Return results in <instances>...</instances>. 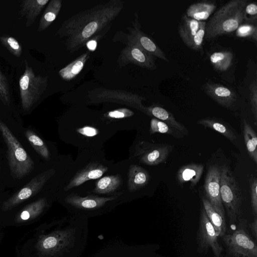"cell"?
Here are the masks:
<instances>
[{"label": "cell", "mask_w": 257, "mask_h": 257, "mask_svg": "<svg viewBox=\"0 0 257 257\" xmlns=\"http://www.w3.org/2000/svg\"><path fill=\"white\" fill-rule=\"evenodd\" d=\"M36 248L40 257H80L87 246L88 218L74 214L46 225Z\"/></svg>", "instance_id": "cell-1"}, {"label": "cell", "mask_w": 257, "mask_h": 257, "mask_svg": "<svg viewBox=\"0 0 257 257\" xmlns=\"http://www.w3.org/2000/svg\"><path fill=\"white\" fill-rule=\"evenodd\" d=\"M124 8L121 0H110L80 12L65 20L57 32L64 38L66 49L71 53L83 47L92 38L110 28L113 21Z\"/></svg>", "instance_id": "cell-2"}, {"label": "cell", "mask_w": 257, "mask_h": 257, "mask_svg": "<svg viewBox=\"0 0 257 257\" xmlns=\"http://www.w3.org/2000/svg\"><path fill=\"white\" fill-rule=\"evenodd\" d=\"M245 0H232L220 8L206 24L204 38L212 39L235 31L245 20Z\"/></svg>", "instance_id": "cell-3"}, {"label": "cell", "mask_w": 257, "mask_h": 257, "mask_svg": "<svg viewBox=\"0 0 257 257\" xmlns=\"http://www.w3.org/2000/svg\"><path fill=\"white\" fill-rule=\"evenodd\" d=\"M0 132L7 145V159L11 174L22 179L34 169V163L8 126L0 119Z\"/></svg>", "instance_id": "cell-4"}, {"label": "cell", "mask_w": 257, "mask_h": 257, "mask_svg": "<svg viewBox=\"0 0 257 257\" xmlns=\"http://www.w3.org/2000/svg\"><path fill=\"white\" fill-rule=\"evenodd\" d=\"M221 238L226 257H257L256 241L249 233L246 219L240 218L233 230Z\"/></svg>", "instance_id": "cell-5"}, {"label": "cell", "mask_w": 257, "mask_h": 257, "mask_svg": "<svg viewBox=\"0 0 257 257\" xmlns=\"http://www.w3.org/2000/svg\"><path fill=\"white\" fill-rule=\"evenodd\" d=\"M220 196L223 207L229 218V224L233 227L241 217L242 196L235 178L229 168L220 167Z\"/></svg>", "instance_id": "cell-6"}, {"label": "cell", "mask_w": 257, "mask_h": 257, "mask_svg": "<svg viewBox=\"0 0 257 257\" xmlns=\"http://www.w3.org/2000/svg\"><path fill=\"white\" fill-rule=\"evenodd\" d=\"M116 198L115 196L99 197L89 195L81 197L76 194H70L65 198L64 204L75 214L88 218L107 212L110 208L109 202Z\"/></svg>", "instance_id": "cell-7"}, {"label": "cell", "mask_w": 257, "mask_h": 257, "mask_svg": "<svg viewBox=\"0 0 257 257\" xmlns=\"http://www.w3.org/2000/svg\"><path fill=\"white\" fill-rule=\"evenodd\" d=\"M46 77L36 75L27 65L24 73L20 78L19 85L22 107L29 109L44 92L47 87Z\"/></svg>", "instance_id": "cell-8"}, {"label": "cell", "mask_w": 257, "mask_h": 257, "mask_svg": "<svg viewBox=\"0 0 257 257\" xmlns=\"http://www.w3.org/2000/svg\"><path fill=\"white\" fill-rule=\"evenodd\" d=\"M218 238L204 208L201 207L196 235L198 252L206 254L211 249L214 257H223L224 248L219 243Z\"/></svg>", "instance_id": "cell-9"}, {"label": "cell", "mask_w": 257, "mask_h": 257, "mask_svg": "<svg viewBox=\"0 0 257 257\" xmlns=\"http://www.w3.org/2000/svg\"><path fill=\"white\" fill-rule=\"evenodd\" d=\"M88 102L91 104L111 102L124 104L144 111L142 103L145 98L136 93L120 90L95 88L88 92Z\"/></svg>", "instance_id": "cell-10"}, {"label": "cell", "mask_w": 257, "mask_h": 257, "mask_svg": "<svg viewBox=\"0 0 257 257\" xmlns=\"http://www.w3.org/2000/svg\"><path fill=\"white\" fill-rule=\"evenodd\" d=\"M149 245L131 244L119 239L109 241L90 257H151Z\"/></svg>", "instance_id": "cell-11"}, {"label": "cell", "mask_w": 257, "mask_h": 257, "mask_svg": "<svg viewBox=\"0 0 257 257\" xmlns=\"http://www.w3.org/2000/svg\"><path fill=\"white\" fill-rule=\"evenodd\" d=\"M54 172L53 169L47 170L33 178L22 188L3 203L2 210L3 211L11 210L37 194L49 178L53 175Z\"/></svg>", "instance_id": "cell-12"}, {"label": "cell", "mask_w": 257, "mask_h": 257, "mask_svg": "<svg viewBox=\"0 0 257 257\" xmlns=\"http://www.w3.org/2000/svg\"><path fill=\"white\" fill-rule=\"evenodd\" d=\"M128 33L126 35L125 43L137 46L153 57H157L165 61L168 59L162 49L148 36L141 30L138 21V15L135 14V19L133 22V27L127 28Z\"/></svg>", "instance_id": "cell-13"}, {"label": "cell", "mask_w": 257, "mask_h": 257, "mask_svg": "<svg viewBox=\"0 0 257 257\" xmlns=\"http://www.w3.org/2000/svg\"><path fill=\"white\" fill-rule=\"evenodd\" d=\"M220 167L216 165L210 166L204 181L205 197L214 209L225 219V210L220 196Z\"/></svg>", "instance_id": "cell-14"}, {"label": "cell", "mask_w": 257, "mask_h": 257, "mask_svg": "<svg viewBox=\"0 0 257 257\" xmlns=\"http://www.w3.org/2000/svg\"><path fill=\"white\" fill-rule=\"evenodd\" d=\"M117 62L120 67L133 64L151 70L157 68L152 55L140 47L129 44L120 51Z\"/></svg>", "instance_id": "cell-15"}, {"label": "cell", "mask_w": 257, "mask_h": 257, "mask_svg": "<svg viewBox=\"0 0 257 257\" xmlns=\"http://www.w3.org/2000/svg\"><path fill=\"white\" fill-rule=\"evenodd\" d=\"M139 150L141 161L146 165L154 166L166 162L173 146L168 144L142 143Z\"/></svg>", "instance_id": "cell-16"}, {"label": "cell", "mask_w": 257, "mask_h": 257, "mask_svg": "<svg viewBox=\"0 0 257 257\" xmlns=\"http://www.w3.org/2000/svg\"><path fill=\"white\" fill-rule=\"evenodd\" d=\"M203 89L209 97L223 107H231L236 100L235 92L220 84L208 81L203 85Z\"/></svg>", "instance_id": "cell-17"}, {"label": "cell", "mask_w": 257, "mask_h": 257, "mask_svg": "<svg viewBox=\"0 0 257 257\" xmlns=\"http://www.w3.org/2000/svg\"><path fill=\"white\" fill-rule=\"evenodd\" d=\"M107 170V167L100 164L90 163L75 174L64 190L68 191L86 181L99 178Z\"/></svg>", "instance_id": "cell-18"}, {"label": "cell", "mask_w": 257, "mask_h": 257, "mask_svg": "<svg viewBox=\"0 0 257 257\" xmlns=\"http://www.w3.org/2000/svg\"><path fill=\"white\" fill-rule=\"evenodd\" d=\"M144 112L153 116L171 127L180 132L184 136L188 134L187 128L181 123L177 121L172 113L161 106L153 105L145 107Z\"/></svg>", "instance_id": "cell-19"}, {"label": "cell", "mask_w": 257, "mask_h": 257, "mask_svg": "<svg viewBox=\"0 0 257 257\" xmlns=\"http://www.w3.org/2000/svg\"><path fill=\"white\" fill-rule=\"evenodd\" d=\"M204 170L202 164L191 163L180 168L177 174L180 184L189 182L191 187L195 186L199 181Z\"/></svg>", "instance_id": "cell-20"}, {"label": "cell", "mask_w": 257, "mask_h": 257, "mask_svg": "<svg viewBox=\"0 0 257 257\" xmlns=\"http://www.w3.org/2000/svg\"><path fill=\"white\" fill-rule=\"evenodd\" d=\"M215 4L202 1L192 4L187 9L186 15L199 22H205L216 9Z\"/></svg>", "instance_id": "cell-21"}, {"label": "cell", "mask_w": 257, "mask_h": 257, "mask_svg": "<svg viewBox=\"0 0 257 257\" xmlns=\"http://www.w3.org/2000/svg\"><path fill=\"white\" fill-rule=\"evenodd\" d=\"M128 178V188L131 192L144 187L150 180V175L148 171L136 165L130 166Z\"/></svg>", "instance_id": "cell-22"}, {"label": "cell", "mask_w": 257, "mask_h": 257, "mask_svg": "<svg viewBox=\"0 0 257 257\" xmlns=\"http://www.w3.org/2000/svg\"><path fill=\"white\" fill-rule=\"evenodd\" d=\"M47 206V200L40 198L25 206L16 216L15 221L22 223L31 221L40 215Z\"/></svg>", "instance_id": "cell-23"}, {"label": "cell", "mask_w": 257, "mask_h": 257, "mask_svg": "<svg viewBox=\"0 0 257 257\" xmlns=\"http://www.w3.org/2000/svg\"><path fill=\"white\" fill-rule=\"evenodd\" d=\"M203 207L218 236L222 237L227 232L226 219L223 218L213 207L205 197H202Z\"/></svg>", "instance_id": "cell-24"}, {"label": "cell", "mask_w": 257, "mask_h": 257, "mask_svg": "<svg viewBox=\"0 0 257 257\" xmlns=\"http://www.w3.org/2000/svg\"><path fill=\"white\" fill-rule=\"evenodd\" d=\"M89 56L90 53L88 52L80 55L59 70L58 73L60 77L66 81H70L75 78L83 69Z\"/></svg>", "instance_id": "cell-25"}, {"label": "cell", "mask_w": 257, "mask_h": 257, "mask_svg": "<svg viewBox=\"0 0 257 257\" xmlns=\"http://www.w3.org/2000/svg\"><path fill=\"white\" fill-rule=\"evenodd\" d=\"M197 123L220 133L231 142L236 140V136L229 124L214 117H206L197 121Z\"/></svg>", "instance_id": "cell-26"}, {"label": "cell", "mask_w": 257, "mask_h": 257, "mask_svg": "<svg viewBox=\"0 0 257 257\" xmlns=\"http://www.w3.org/2000/svg\"><path fill=\"white\" fill-rule=\"evenodd\" d=\"M201 22L183 15L178 26V33L180 38L187 45L198 31Z\"/></svg>", "instance_id": "cell-27"}, {"label": "cell", "mask_w": 257, "mask_h": 257, "mask_svg": "<svg viewBox=\"0 0 257 257\" xmlns=\"http://www.w3.org/2000/svg\"><path fill=\"white\" fill-rule=\"evenodd\" d=\"M49 2V0H28L23 2L21 13L27 18V26L33 23L44 6Z\"/></svg>", "instance_id": "cell-28"}, {"label": "cell", "mask_w": 257, "mask_h": 257, "mask_svg": "<svg viewBox=\"0 0 257 257\" xmlns=\"http://www.w3.org/2000/svg\"><path fill=\"white\" fill-rule=\"evenodd\" d=\"M61 0H52L47 7L41 19L38 32H41L47 28L55 20L62 7Z\"/></svg>", "instance_id": "cell-29"}, {"label": "cell", "mask_w": 257, "mask_h": 257, "mask_svg": "<svg viewBox=\"0 0 257 257\" xmlns=\"http://www.w3.org/2000/svg\"><path fill=\"white\" fill-rule=\"evenodd\" d=\"M243 134L244 143L248 155L255 164L257 163V136L251 125L243 120Z\"/></svg>", "instance_id": "cell-30"}, {"label": "cell", "mask_w": 257, "mask_h": 257, "mask_svg": "<svg viewBox=\"0 0 257 257\" xmlns=\"http://www.w3.org/2000/svg\"><path fill=\"white\" fill-rule=\"evenodd\" d=\"M210 61L214 68L219 71L227 70L233 62V55L229 51L215 52L210 56Z\"/></svg>", "instance_id": "cell-31"}, {"label": "cell", "mask_w": 257, "mask_h": 257, "mask_svg": "<svg viewBox=\"0 0 257 257\" xmlns=\"http://www.w3.org/2000/svg\"><path fill=\"white\" fill-rule=\"evenodd\" d=\"M121 183L119 176H106L97 181L93 191L98 194L109 193L118 189Z\"/></svg>", "instance_id": "cell-32"}, {"label": "cell", "mask_w": 257, "mask_h": 257, "mask_svg": "<svg viewBox=\"0 0 257 257\" xmlns=\"http://www.w3.org/2000/svg\"><path fill=\"white\" fill-rule=\"evenodd\" d=\"M25 136L29 143L35 151L44 159L49 160L50 153L43 140L33 131L28 130L25 132Z\"/></svg>", "instance_id": "cell-33"}, {"label": "cell", "mask_w": 257, "mask_h": 257, "mask_svg": "<svg viewBox=\"0 0 257 257\" xmlns=\"http://www.w3.org/2000/svg\"><path fill=\"white\" fill-rule=\"evenodd\" d=\"M150 132L152 134L159 133L171 135L178 139L182 138L184 136L178 131L156 118H153L151 120Z\"/></svg>", "instance_id": "cell-34"}, {"label": "cell", "mask_w": 257, "mask_h": 257, "mask_svg": "<svg viewBox=\"0 0 257 257\" xmlns=\"http://www.w3.org/2000/svg\"><path fill=\"white\" fill-rule=\"evenodd\" d=\"M235 31L237 37L251 39L255 42L257 41V28L253 23H242Z\"/></svg>", "instance_id": "cell-35"}, {"label": "cell", "mask_w": 257, "mask_h": 257, "mask_svg": "<svg viewBox=\"0 0 257 257\" xmlns=\"http://www.w3.org/2000/svg\"><path fill=\"white\" fill-rule=\"evenodd\" d=\"M206 24L205 22H201L198 31L186 45L187 47L194 50H198L202 48L205 34Z\"/></svg>", "instance_id": "cell-36"}, {"label": "cell", "mask_w": 257, "mask_h": 257, "mask_svg": "<svg viewBox=\"0 0 257 257\" xmlns=\"http://www.w3.org/2000/svg\"><path fill=\"white\" fill-rule=\"evenodd\" d=\"M251 206L254 217H257V179L251 175L249 180Z\"/></svg>", "instance_id": "cell-37"}, {"label": "cell", "mask_w": 257, "mask_h": 257, "mask_svg": "<svg viewBox=\"0 0 257 257\" xmlns=\"http://www.w3.org/2000/svg\"><path fill=\"white\" fill-rule=\"evenodd\" d=\"M249 100L251 111L255 120V124L257 121V83L256 80L253 81L249 86Z\"/></svg>", "instance_id": "cell-38"}, {"label": "cell", "mask_w": 257, "mask_h": 257, "mask_svg": "<svg viewBox=\"0 0 257 257\" xmlns=\"http://www.w3.org/2000/svg\"><path fill=\"white\" fill-rule=\"evenodd\" d=\"M2 42L4 44L7 48L15 55L20 56L22 52V48L15 38L9 37H1Z\"/></svg>", "instance_id": "cell-39"}, {"label": "cell", "mask_w": 257, "mask_h": 257, "mask_svg": "<svg viewBox=\"0 0 257 257\" xmlns=\"http://www.w3.org/2000/svg\"><path fill=\"white\" fill-rule=\"evenodd\" d=\"M134 115V112L126 108H120L109 111L104 114V116L112 119H119L131 117Z\"/></svg>", "instance_id": "cell-40"}, {"label": "cell", "mask_w": 257, "mask_h": 257, "mask_svg": "<svg viewBox=\"0 0 257 257\" xmlns=\"http://www.w3.org/2000/svg\"><path fill=\"white\" fill-rule=\"evenodd\" d=\"M0 98L6 104L10 103V96L9 93L8 81L6 77L0 71Z\"/></svg>", "instance_id": "cell-41"}, {"label": "cell", "mask_w": 257, "mask_h": 257, "mask_svg": "<svg viewBox=\"0 0 257 257\" xmlns=\"http://www.w3.org/2000/svg\"><path fill=\"white\" fill-rule=\"evenodd\" d=\"M245 20L256 23L257 20V5L256 3L246 4L244 8Z\"/></svg>", "instance_id": "cell-42"}, {"label": "cell", "mask_w": 257, "mask_h": 257, "mask_svg": "<svg viewBox=\"0 0 257 257\" xmlns=\"http://www.w3.org/2000/svg\"><path fill=\"white\" fill-rule=\"evenodd\" d=\"M77 132L83 136L89 137H94L98 134V131L96 128L89 126L79 128Z\"/></svg>", "instance_id": "cell-43"}, {"label": "cell", "mask_w": 257, "mask_h": 257, "mask_svg": "<svg viewBox=\"0 0 257 257\" xmlns=\"http://www.w3.org/2000/svg\"><path fill=\"white\" fill-rule=\"evenodd\" d=\"M102 36H103L100 35L94 37L86 42L85 45L89 51L93 52L95 50L98 41L100 40Z\"/></svg>", "instance_id": "cell-44"}, {"label": "cell", "mask_w": 257, "mask_h": 257, "mask_svg": "<svg viewBox=\"0 0 257 257\" xmlns=\"http://www.w3.org/2000/svg\"><path fill=\"white\" fill-rule=\"evenodd\" d=\"M248 227L250 230L255 240H257V217H254L253 221L248 224Z\"/></svg>", "instance_id": "cell-45"}, {"label": "cell", "mask_w": 257, "mask_h": 257, "mask_svg": "<svg viewBox=\"0 0 257 257\" xmlns=\"http://www.w3.org/2000/svg\"><path fill=\"white\" fill-rule=\"evenodd\" d=\"M0 168H1V167H0Z\"/></svg>", "instance_id": "cell-46"}]
</instances>
